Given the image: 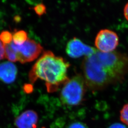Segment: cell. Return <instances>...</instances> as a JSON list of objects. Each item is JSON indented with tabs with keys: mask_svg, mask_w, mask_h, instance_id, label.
Returning <instances> with one entry per match:
<instances>
[{
	"mask_svg": "<svg viewBox=\"0 0 128 128\" xmlns=\"http://www.w3.org/2000/svg\"><path fill=\"white\" fill-rule=\"evenodd\" d=\"M82 69L87 88L92 92L101 91L124 80L128 73V55L96 50L85 57Z\"/></svg>",
	"mask_w": 128,
	"mask_h": 128,
	"instance_id": "obj_1",
	"label": "cell"
},
{
	"mask_svg": "<svg viewBox=\"0 0 128 128\" xmlns=\"http://www.w3.org/2000/svg\"><path fill=\"white\" fill-rule=\"evenodd\" d=\"M70 64L63 58L50 51L44 52L34 64L29 74V79L34 83L38 79L45 82L47 91L53 92L63 86L69 79L68 70Z\"/></svg>",
	"mask_w": 128,
	"mask_h": 128,
	"instance_id": "obj_2",
	"label": "cell"
},
{
	"mask_svg": "<svg viewBox=\"0 0 128 128\" xmlns=\"http://www.w3.org/2000/svg\"><path fill=\"white\" fill-rule=\"evenodd\" d=\"M87 87L82 74H78L66 82L62 86L60 99L64 105L76 106L84 100Z\"/></svg>",
	"mask_w": 128,
	"mask_h": 128,
	"instance_id": "obj_3",
	"label": "cell"
},
{
	"mask_svg": "<svg viewBox=\"0 0 128 128\" xmlns=\"http://www.w3.org/2000/svg\"><path fill=\"white\" fill-rule=\"evenodd\" d=\"M10 45L15 54L17 61L22 64L36 60L43 50V48L40 44L28 38L21 45H17L13 41Z\"/></svg>",
	"mask_w": 128,
	"mask_h": 128,
	"instance_id": "obj_4",
	"label": "cell"
},
{
	"mask_svg": "<svg viewBox=\"0 0 128 128\" xmlns=\"http://www.w3.org/2000/svg\"><path fill=\"white\" fill-rule=\"evenodd\" d=\"M119 42V37L116 32L109 29H102L97 33L94 44L98 51L110 53L114 51Z\"/></svg>",
	"mask_w": 128,
	"mask_h": 128,
	"instance_id": "obj_5",
	"label": "cell"
},
{
	"mask_svg": "<svg viewBox=\"0 0 128 128\" xmlns=\"http://www.w3.org/2000/svg\"><path fill=\"white\" fill-rule=\"evenodd\" d=\"M96 51V48L84 43L76 38H74L69 40L66 47L67 54L74 58L82 56H88L94 54Z\"/></svg>",
	"mask_w": 128,
	"mask_h": 128,
	"instance_id": "obj_6",
	"label": "cell"
},
{
	"mask_svg": "<svg viewBox=\"0 0 128 128\" xmlns=\"http://www.w3.org/2000/svg\"><path fill=\"white\" fill-rule=\"evenodd\" d=\"M38 120L37 112L32 110L23 112L14 120V124L17 128H36Z\"/></svg>",
	"mask_w": 128,
	"mask_h": 128,
	"instance_id": "obj_7",
	"label": "cell"
},
{
	"mask_svg": "<svg viewBox=\"0 0 128 128\" xmlns=\"http://www.w3.org/2000/svg\"><path fill=\"white\" fill-rule=\"evenodd\" d=\"M17 73V68L12 62H5L0 64V80L5 84L14 82Z\"/></svg>",
	"mask_w": 128,
	"mask_h": 128,
	"instance_id": "obj_8",
	"label": "cell"
},
{
	"mask_svg": "<svg viewBox=\"0 0 128 128\" xmlns=\"http://www.w3.org/2000/svg\"><path fill=\"white\" fill-rule=\"evenodd\" d=\"M27 32L24 30L15 31L12 34V41L17 45H21L27 40Z\"/></svg>",
	"mask_w": 128,
	"mask_h": 128,
	"instance_id": "obj_9",
	"label": "cell"
},
{
	"mask_svg": "<svg viewBox=\"0 0 128 128\" xmlns=\"http://www.w3.org/2000/svg\"><path fill=\"white\" fill-rule=\"evenodd\" d=\"M0 40L4 45L10 44L12 42V34L9 31H4L0 33Z\"/></svg>",
	"mask_w": 128,
	"mask_h": 128,
	"instance_id": "obj_10",
	"label": "cell"
},
{
	"mask_svg": "<svg viewBox=\"0 0 128 128\" xmlns=\"http://www.w3.org/2000/svg\"><path fill=\"white\" fill-rule=\"evenodd\" d=\"M120 120L128 126V104L124 105L120 112Z\"/></svg>",
	"mask_w": 128,
	"mask_h": 128,
	"instance_id": "obj_11",
	"label": "cell"
},
{
	"mask_svg": "<svg viewBox=\"0 0 128 128\" xmlns=\"http://www.w3.org/2000/svg\"><path fill=\"white\" fill-rule=\"evenodd\" d=\"M36 14L39 16L46 14V7L45 5L43 4H40L36 5L33 8Z\"/></svg>",
	"mask_w": 128,
	"mask_h": 128,
	"instance_id": "obj_12",
	"label": "cell"
},
{
	"mask_svg": "<svg viewBox=\"0 0 128 128\" xmlns=\"http://www.w3.org/2000/svg\"><path fill=\"white\" fill-rule=\"evenodd\" d=\"M68 128H87L86 126L80 122H74L69 125Z\"/></svg>",
	"mask_w": 128,
	"mask_h": 128,
	"instance_id": "obj_13",
	"label": "cell"
},
{
	"mask_svg": "<svg viewBox=\"0 0 128 128\" xmlns=\"http://www.w3.org/2000/svg\"><path fill=\"white\" fill-rule=\"evenodd\" d=\"M5 58V52L4 44L0 40V60Z\"/></svg>",
	"mask_w": 128,
	"mask_h": 128,
	"instance_id": "obj_14",
	"label": "cell"
},
{
	"mask_svg": "<svg viewBox=\"0 0 128 128\" xmlns=\"http://www.w3.org/2000/svg\"><path fill=\"white\" fill-rule=\"evenodd\" d=\"M108 128H127V127L122 124L115 123L111 125Z\"/></svg>",
	"mask_w": 128,
	"mask_h": 128,
	"instance_id": "obj_15",
	"label": "cell"
},
{
	"mask_svg": "<svg viewBox=\"0 0 128 128\" xmlns=\"http://www.w3.org/2000/svg\"><path fill=\"white\" fill-rule=\"evenodd\" d=\"M124 12L125 18L128 21V2L124 8Z\"/></svg>",
	"mask_w": 128,
	"mask_h": 128,
	"instance_id": "obj_16",
	"label": "cell"
},
{
	"mask_svg": "<svg viewBox=\"0 0 128 128\" xmlns=\"http://www.w3.org/2000/svg\"><path fill=\"white\" fill-rule=\"evenodd\" d=\"M41 128H46V127H42Z\"/></svg>",
	"mask_w": 128,
	"mask_h": 128,
	"instance_id": "obj_17",
	"label": "cell"
}]
</instances>
